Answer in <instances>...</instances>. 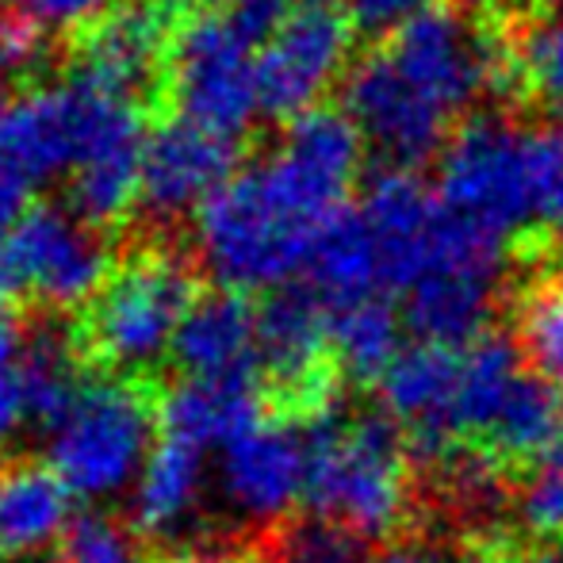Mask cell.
<instances>
[{
    "label": "cell",
    "instance_id": "6da1fadb",
    "mask_svg": "<svg viewBox=\"0 0 563 563\" xmlns=\"http://www.w3.org/2000/svg\"><path fill=\"white\" fill-rule=\"evenodd\" d=\"M345 196L276 146L196 211V257L216 288L253 299L288 288L303 280L314 238L349 203Z\"/></svg>",
    "mask_w": 563,
    "mask_h": 563
},
{
    "label": "cell",
    "instance_id": "7a4b0ae2",
    "mask_svg": "<svg viewBox=\"0 0 563 563\" xmlns=\"http://www.w3.org/2000/svg\"><path fill=\"white\" fill-rule=\"evenodd\" d=\"M196 261L169 242H150L115 261L100 296L74 319L92 372L146 379L173 361L180 322L200 299Z\"/></svg>",
    "mask_w": 563,
    "mask_h": 563
},
{
    "label": "cell",
    "instance_id": "3957f363",
    "mask_svg": "<svg viewBox=\"0 0 563 563\" xmlns=\"http://www.w3.org/2000/svg\"><path fill=\"white\" fill-rule=\"evenodd\" d=\"M307 495L303 510L338 521L364 541L391 537L410 506V449L384 415L345 418L341 410L303 426Z\"/></svg>",
    "mask_w": 563,
    "mask_h": 563
},
{
    "label": "cell",
    "instance_id": "277c9868",
    "mask_svg": "<svg viewBox=\"0 0 563 563\" xmlns=\"http://www.w3.org/2000/svg\"><path fill=\"white\" fill-rule=\"evenodd\" d=\"M157 445V395L146 379L92 372L69 415L46 433V464L62 475L77 503L100 510L131 498Z\"/></svg>",
    "mask_w": 563,
    "mask_h": 563
},
{
    "label": "cell",
    "instance_id": "5b68a950",
    "mask_svg": "<svg viewBox=\"0 0 563 563\" xmlns=\"http://www.w3.org/2000/svg\"><path fill=\"white\" fill-rule=\"evenodd\" d=\"M157 112L180 115L234 142H242L261 119L257 46L227 12H188L177 20L150 115Z\"/></svg>",
    "mask_w": 563,
    "mask_h": 563
},
{
    "label": "cell",
    "instance_id": "8992f818",
    "mask_svg": "<svg viewBox=\"0 0 563 563\" xmlns=\"http://www.w3.org/2000/svg\"><path fill=\"white\" fill-rule=\"evenodd\" d=\"M108 234L69 216L66 203L35 200L0 238V299L77 319L115 268Z\"/></svg>",
    "mask_w": 563,
    "mask_h": 563
},
{
    "label": "cell",
    "instance_id": "52a82bcc",
    "mask_svg": "<svg viewBox=\"0 0 563 563\" xmlns=\"http://www.w3.org/2000/svg\"><path fill=\"white\" fill-rule=\"evenodd\" d=\"M261 372L268 415L311 426L338 410L345 376L334 356V311L307 280L261 296Z\"/></svg>",
    "mask_w": 563,
    "mask_h": 563
},
{
    "label": "cell",
    "instance_id": "ba28073f",
    "mask_svg": "<svg viewBox=\"0 0 563 563\" xmlns=\"http://www.w3.org/2000/svg\"><path fill=\"white\" fill-rule=\"evenodd\" d=\"M521 142L526 126H514L498 115H475L452 131L438 162L433 192L441 208L503 245L521 230H533Z\"/></svg>",
    "mask_w": 563,
    "mask_h": 563
},
{
    "label": "cell",
    "instance_id": "9c48e42d",
    "mask_svg": "<svg viewBox=\"0 0 563 563\" xmlns=\"http://www.w3.org/2000/svg\"><path fill=\"white\" fill-rule=\"evenodd\" d=\"M177 20L180 12L165 0H115L97 23L69 38L66 74L154 112Z\"/></svg>",
    "mask_w": 563,
    "mask_h": 563
},
{
    "label": "cell",
    "instance_id": "30bf717a",
    "mask_svg": "<svg viewBox=\"0 0 563 563\" xmlns=\"http://www.w3.org/2000/svg\"><path fill=\"white\" fill-rule=\"evenodd\" d=\"M341 108L356 123L364 146H376V154L395 169H418L445 154L452 139L449 115L399 74L384 46L361 54L345 69Z\"/></svg>",
    "mask_w": 563,
    "mask_h": 563
},
{
    "label": "cell",
    "instance_id": "8fae6325",
    "mask_svg": "<svg viewBox=\"0 0 563 563\" xmlns=\"http://www.w3.org/2000/svg\"><path fill=\"white\" fill-rule=\"evenodd\" d=\"M353 23L341 8H299L257 51L261 115L288 126L291 119L322 104V92L353 62Z\"/></svg>",
    "mask_w": 563,
    "mask_h": 563
},
{
    "label": "cell",
    "instance_id": "7c38bea8",
    "mask_svg": "<svg viewBox=\"0 0 563 563\" xmlns=\"http://www.w3.org/2000/svg\"><path fill=\"white\" fill-rule=\"evenodd\" d=\"M238 169H242V142L211 134L180 115H150L139 216L157 227H173L180 219L192 223L196 211Z\"/></svg>",
    "mask_w": 563,
    "mask_h": 563
},
{
    "label": "cell",
    "instance_id": "4fadbf2b",
    "mask_svg": "<svg viewBox=\"0 0 563 563\" xmlns=\"http://www.w3.org/2000/svg\"><path fill=\"white\" fill-rule=\"evenodd\" d=\"M399 74L433 100L449 119L460 115L487 89L495 54L483 31L449 4H438L395 31L384 43Z\"/></svg>",
    "mask_w": 563,
    "mask_h": 563
},
{
    "label": "cell",
    "instance_id": "5bb4252c",
    "mask_svg": "<svg viewBox=\"0 0 563 563\" xmlns=\"http://www.w3.org/2000/svg\"><path fill=\"white\" fill-rule=\"evenodd\" d=\"M219 495L250 521H280L307 495V433L303 426L268 415L223 452H216Z\"/></svg>",
    "mask_w": 563,
    "mask_h": 563
},
{
    "label": "cell",
    "instance_id": "9a60e30c",
    "mask_svg": "<svg viewBox=\"0 0 563 563\" xmlns=\"http://www.w3.org/2000/svg\"><path fill=\"white\" fill-rule=\"evenodd\" d=\"M150 108L123 104L85 146L66 177V208L85 227L112 238L142 208V154H146Z\"/></svg>",
    "mask_w": 563,
    "mask_h": 563
},
{
    "label": "cell",
    "instance_id": "2e32d148",
    "mask_svg": "<svg viewBox=\"0 0 563 563\" xmlns=\"http://www.w3.org/2000/svg\"><path fill=\"white\" fill-rule=\"evenodd\" d=\"M177 379L265 384L261 372V299L230 288H203L173 345Z\"/></svg>",
    "mask_w": 563,
    "mask_h": 563
},
{
    "label": "cell",
    "instance_id": "e0dca14e",
    "mask_svg": "<svg viewBox=\"0 0 563 563\" xmlns=\"http://www.w3.org/2000/svg\"><path fill=\"white\" fill-rule=\"evenodd\" d=\"M361 216L384 257L387 291L407 296L410 284L430 268L433 238H438V192L422 185L415 169L384 165L361 188Z\"/></svg>",
    "mask_w": 563,
    "mask_h": 563
},
{
    "label": "cell",
    "instance_id": "ac0fdd59",
    "mask_svg": "<svg viewBox=\"0 0 563 563\" xmlns=\"http://www.w3.org/2000/svg\"><path fill=\"white\" fill-rule=\"evenodd\" d=\"M498 265L467 257H433L402 299V322L418 341L467 349L487 334L498 291Z\"/></svg>",
    "mask_w": 563,
    "mask_h": 563
},
{
    "label": "cell",
    "instance_id": "d6986e66",
    "mask_svg": "<svg viewBox=\"0 0 563 563\" xmlns=\"http://www.w3.org/2000/svg\"><path fill=\"white\" fill-rule=\"evenodd\" d=\"M77 498L46 460L12 456L0 464V563L58 552L77 526Z\"/></svg>",
    "mask_w": 563,
    "mask_h": 563
},
{
    "label": "cell",
    "instance_id": "ffe728a7",
    "mask_svg": "<svg viewBox=\"0 0 563 563\" xmlns=\"http://www.w3.org/2000/svg\"><path fill=\"white\" fill-rule=\"evenodd\" d=\"M211 472H216L211 452L157 433V445L126 498V510H131L126 526L134 529V537L154 544H177L200 514Z\"/></svg>",
    "mask_w": 563,
    "mask_h": 563
},
{
    "label": "cell",
    "instance_id": "44dd1931",
    "mask_svg": "<svg viewBox=\"0 0 563 563\" xmlns=\"http://www.w3.org/2000/svg\"><path fill=\"white\" fill-rule=\"evenodd\" d=\"M268 418L265 384H203L177 379L157 391V433L188 441L203 452H223Z\"/></svg>",
    "mask_w": 563,
    "mask_h": 563
},
{
    "label": "cell",
    "instance_id": "7402d4cb",
    "mask_svg": "<svg viewBox=\"0 0 563 563\" xmlns=\"http://www.w3.org/2000/svg\"><path fill=\"white\" fill-rule=\"evenodd\" d=\"M303 280L319 291V299L334 314L364 303V299L384 296V257H379V245L372 238V227L364 223L361 208L345 203L319 230Z\"/></svg>",
    "mask_w": 563,
    "mask_h": 563
},
{
    "label": "cell",
    "instance_id": "603a6c76",
    "mask_svg": "<svg viewBox=\"0 0 563 563\" xmlns=\"http://www.w3.org/2000/svg\"><path fill=\"white\" fill-rule=\"evenodd\" d=\"M92 368L81 353L74 319L46 314L38 327H31L27 349H23V379H27L31 430L46 433L69 415L81 387L89 384Z\"/></svg>",
    "mask_w": 563,
    "mask_h": 563
},
{
    "label": "cell",
    "instance_id": "cb8c5ba5",
    "mask_svg": "<svg viewBox=\"0 0 563 563\" xmlns=\"http://www.w3.org/2000/svg\"><path fill=\"white\" fill-rule=\"evenodd\" d=\"M521 353L514 338L487 330L479 341L464 349L460 361V391H456V441L464 452H472L498 418L503 402L510 399L514 384L526 368H521Z\"/></svg>",
    "mask_w": 563,
    "mask_h": 563
},
{
    "label": "cell",
    "instance_id": "d4e9b609",
    "mask_svg": "<svg viewBox=\"0 0 563 563\" xmlns=\"http://www.w3.org/2000/svg\"><path fill=\"white\" fill-rule=\"evenodd\" d=\"M402 311L387 296L364 299L334 314V356L345 384L379 387V379L399 361L402 345Z\"/></svg>",
    "mask_w": 563,
    "mask_h": 563
},
{
    "label": "cell",
    "instance_id": "484cf974",
    "mask_svg": "<svg viewBox=\"0 0 563 563\" xmlns=\"http://www.w3.org/2000/svg\"><path fill=\"white\" fill-rule=\"evenodd\" d=\"M514 345L537 376L563 391V284L552 273H541L521 291L514 311Z\"/></svg>",
    "mask_w": 563,
    "mask_h": 563
},
{
    "label": "cell",
    "instance_id": "4316f807",
    "mask_svg": "<svg viewBox=\"0 0 563 563\" xmlns=\"http://www.w3.org/2000/svg\"><path fill=\"white\" fill-rule=\"evenodd\" d=\"M526 180L533 230L563 238V123L526 126Z\"/></svg>",
    "mask_w": 563,
    "mask_h": 563
},
{
    "label": "cell",
    "instance_id": "83f0119b",
    "mask_svg": "<svg viewBox=\"0 0 563 563\" xmlns=\"http://www.w3.org/2000/svg\"><path fill=\"white\" fill-rule=\"evenodd\" d=\"M518 77L541 104L563 108V12H549L521 35Z\"/></svg>",
    "mask_w": 563,
    "mask_h": 563
},
{
    "label": "cell",
    "instance_id": "f1b7e54d",
    "mask_svg": "<svg viewBox=\"0 0 563 563\" xmlns=\"http://www.w3.org/2000/svg\"><path fill=\"white\" fill-rule=\"evenodd\" d=\"M58 563H146V552L126 521L104 510H85L58 549Z\"/></svg>",
    "mask_w": 563,
    "mask_h": 563
},
{
    "label": "cell",
    "instance_id": "f546056e",
    "mask_svg": "<svg viewBox=\"0 0 563 563\" xmlns=\"http://www.w3.org/2000/svg\"><path fill=\"white\" fill-rule=\"evenodd\" d=\"M280 549L288 563H364L368 541L356 537L353 529L338 526V521L307 514L296 526L284 529Z\"/></svg>",
    "mask_w": 563,
    "mask_h": 563
},
{
    "label": "cell",
    "instance_id": "4dcf8cb0",
    "mask_svg": "<svg viewBox=\"0 0 563 563\" xmlns=\"http://www.w3.org/2000/svg\"><path fill=\"white\" fill-rule=\"evenodd\" d=\"M518 514L537 544H563V464L529 472L518 495Z\"/></svg>",
    "mask_w": 563,
    "mask_h": 563
},
{
    "label": "cell",
    "instance_id": "1f68e13d",
    "mask_svg": "<svg viewBox=\"0 0 563 563\" xmlns=\"http://www.w3.org/2000/svg\"><path fill=\"white\" fill-rule=\"evenodd\" d=\"M23 349H0V464L15 456V441L23 438V430H31Z\"/></svg>",
    "mask_w": 563,
    "mask_h": 563
},
{
    "label": "cell",
    "instance_id": "d6a6232c",
    "mask_svg": "<svg viewBox=\"0 0 563 563\" xmlns=\"http://www.w3.org/2000/svg\"><path fill=\"white\" fill-rule=\"evenodd\" d=\"M46 51V31L12 4L0 8V81H20L38 66Z\"/></svg>",
    "mask_w": 563,
    "mask_h": 563
},
{
    "label": "cell",
    "instance_id": "836d02e7",
    "mask_svg": "<svg viewBox=\"0 0 563 563\" xmlns=\"http://www.w3.org/2000/svg\"><path fill=\"white\" fill-rule=\"evenodd\" d=\"M438 4L441 0H341V12L349 15L353 31L387 43L395 31H402L410 20H418V15Z\"/></svg>",
    "mask_w": 563,
    "mask_h": 563
},
{
    "label": "cell",
    "instance_id": "e575fe53",
    "mask_svg": "<svg viewBox=\"0 0 563 563\" xmlns=\"http://www.w3.org/2000/svg\"><path fill=\"white\" fill-rule=\"evenodd\" d=\"M15 12H23L31 23L54 35V31H66L69 38L77 31H85L89 23H97L115 0H8Z\"/></svg>",
    "mask_w": 563,
    "mask_h": 563
},
{
    "label": "cell",
    "instance_id": "d590c367",
    "mask_svg": "<svg viewBox=\"0 0 563 563\" xmlns=\"http://www.w3.org/2000/svg\"><path fill=\"white\" fill-rule=\"evenodd\" d=\"M223 12L230 15V23H234V27L261 51V46L288 23V15L299 12V8H296V0H234V4L223 8Z\"/></svg>",
    "mask_w": 563,
    "mask_h": 563
},
{
    "label": "cell",
    "instance_id": "8d00e7d4",
    "mask_svg": "<svg viewBox=\"0 0 563 563\" xmlns=\"http://www.w3.org/2000/svg\"><path fill=\"white\" fill-rule=\"evenodd\" d=\"M35 192H38V188L31 185L23 173H15L8 162H0V238L20 223L23 211L35 203Z\"/></svg>",
    "mask_w": 563,
    "mask_h": 563
},
{
    "label": "cell",
    "instance_id": "74e56055",
    "mask_svg": "<svg viewBox=\"0 0 563 563\" xmlns=\"http://www.w3.org/2000/svg\"><path fill=\"white\" fill-rule=\"evenodd\" d=\"M372 563H452L445 552L430 549V544H395V549H387L379 560Z\"/></svg>",
    "mask_w": 563,
    "mask_h": 563
},
{
    "label": "cell",
    "instance_id": "f35d334b",
    "mask_svg": "<svg viewBox=\"0 0 563 563\" xmlns=\"http://www.w3.org/2000/svg\"><path fill=\"white\" fill-rule=\"evenodd\" d=\"M514 563H563V544H533L529 552H514Z\"/></svg>",
    "mask_w": 563,
    "mask_h": 563
},
{
    "label": "cell",
    "instance_id": "ab89813d",
    "mask_svg": "<svg viewBox=\"0 0 563 563\" xmlns=\"http://www.w3.org/2000/svg\"><path fill=\"white\" fill-rule=\"evenodd\" d=\"M165 4H169L173 12L188 15V12H223V8L234 4V0H165Z\"/></svg>",
    "mask_w": 563,
    "mask_h": 563
},
{
    "label": "cell",
    "instance_id": "60d3db41",
    "mask_svg": "<svg viewBox=\"0 0 563 563\" xmlns=\"http://www.w3.org/2000/svg\"><path fill=\"white\" fill-rule=\"evenodd\" d=\"M475 563H514V549L510 544H487Z\"/></svg>",
    "mask_w": 563,
    "mask_h": 563
},
{
    "label": "cell",
    "instance_id": "b9f144b4",
    "mask_svg": "<svg viewBox=\"0 0 563 563\" xmlns=\"http://www.w3.org/2000/svg\"><path fill=\"white\" fill-rule=\"evenodd\" d=\"M296 8H334V0H296Z\"/></svg>",
    "mask_w": 563,
    "mask_h": 563
},
{
    "label": "cell",
    "instance_id": "7bdbcfd3",
    "mask_svg": "<svg viewBox=\"0 0 563 563\" xmlns=\"http://www.w3.org/2000/svg\"><path fill=\"white\" fill-rule=\"evenodd\" d=\"M552 276H556V280L563 284V250L556 253V265H552Z\"/></svg>",
    "mask_w": 563,
    "mask_h": 563
},
{
    "label": "cell",
    "instance_id": "ee69618b",
    "mask_svg": "<svg viewBox=\"0 0 563 563\" xmlns=\"http://www.w3.org/2000/svg\"><path fill=\"white\" fill-rule=\"evenodd\" d=\"M544 4H549L552 12H563V0H544Z\"/></svg>",
    "mask_w": 563,
    "mask_h": 563
}]
</instances>
